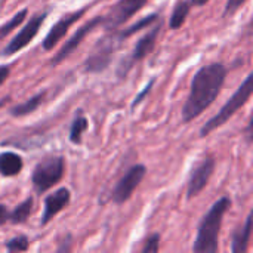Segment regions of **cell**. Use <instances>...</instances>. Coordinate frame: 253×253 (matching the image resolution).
Instances as JSON below:
<instances>
[{
	"label": "cell",
	"mask_w": 253,
	"mask_h": 253,
	"mask_svg": "<svg viewBox=\"0 0 253 253\" xmlns=\"http://www.w3.org/2000/svg\"><path fill=\"white\" fill-rule=\"evenodd\" d=\"M228 70L221 62L202 67L193 77L190 95L182 107V122L190 123L200 117L218 98L225 83Z\"/></svg>",
	"instance_id": "cell-1"
},
{
	"label": "cell",
	"mask_w": 253,
	"mask_h": 253,
	"mask_svg": "<svg viewBox=\"0 0 253 253\" xmlns=\"http://www.w3.org/2000/svg\"><path fill=\"white\" fill-rule=\"evenodd\" d=\"M231 208L230 197H221L202 218L193 245L194 253H216L219 249V234L227 211Z\"/></svg>",
	"instance_id": "cell-2"
},
{
	"label": "cell",
	"mask_w": 253,
	"mask_h": 253,
	"mask_svg": "<svg viewBox=\"0 0 253 253\" xmlns=\"http://www.w3.org/2000/svg\"><path fill=\"white\" fill-rule=\"evenodd\" d=\"M252 80H253V74L252 73H249L248 74V77L245 79V82L237 87V90L233 93V96L222 105V108L212 117V119H209L205 125H203V127L200 129V136L202 138H205V136H208L209 133H212L213 130H216L218 127H221V126H224L242 107H245L246 105V102L251 99V95H252V90H253V84H252Z\"/></svg>",
	"instance_id": "cell-3"
},
{
	"label": "cell",
	"mask_w": 253,
	"mask_h": 253,
	"mask_svg": "<svg viewBox=\"0 0 253 253\" xmlns=\"http://www.w3.org/2000/svg\"><path fill=\"white\" fill-rule=\"evenodd\" d=\"M64 169L65 162L61 156H47L40 160L31 172V182L36 193L43 194L56 185L64 176Z\"/></svg>",
	"instance_id": "cell-4"
},
{
	"label": "cell",
	"mask_w": 253,
	"mask_h": 253,
	"mask_svg": "<svg viewBox=\"0 0 253 253\" xmlns=\"http://www.w3.org/2000/svg\"><path fill=\"white\" fill-rule=\"evenodd\" d=\"M120 43L122 42L117 39L114 30H111V34L105 36L104 39H101L96 43V46L93 47V50L90 52V55L87 56V59L84 62V70L90 74L102 73L104 70H107L108 65L111 64L114 49Z\"/></svg>",
	"instance_id": "cell-5"
},
{
	"label": "cell",
	"mask_w": 253,
	"mask_h": 253,
	"mask_svg": "<svg viewBox=\"0 0 253 253\" xmlns=\"http://www.w3.org/2000/svg\"><path fill=\"white\" fill-rule=\"evenodd\" d=\"M145 173H147V168L144 165H133V166H130L126 170V173L116 184V187H114V190L111 193V200L116 205L126 203L132 197L135 190L139 187V184L144 179Z\"/></svg>",
	"instance_id": "cell-6"
},
{
	"label": "cell",
	"mask_w": 253,
	"mask_h": 253,
	"mask_svg": "<svg viewBox=\"0 0 253 253\" xmlns=\"http://www.w3.org/2000/svg\"><path fill=\"white\" fill-rule=\"evenodd\" d=\"M148 0H119L107 15H104L102 25L107 30H116L120 25L126 24L135 13H138Z\"/></svg>",
	"instance_id": "cell-7"
},
{
	"label": "cell",
	"mask_w": 253,
	"mask_h": 253,
	"mask_svg": "<svg viewBox=\"0 0 253 253\" xmlns=\"http://www.w3.org/2000/svg\"><path fill=\"white\" fill-rule=\"evenodd\" d=\"M159 33H160V25H156L154 28H151L150 31H147L135 44L133 52L129 58H126L125 61H122L120 67L117 68V74L120 77H125L126 73L135 65V62L144 59L147 55H150L153 52V49L156 47L157 39H159Z\"/></svg>",
	"instance_id": "cell-8"
},
{
	"label": "cell",
	"mask_w": 253,
	"mask_h": 253,
	"mask_svg": "<svg viewBox=\"0 0 253 253\" xmlns=\"http://www.w3.org/2000/svg\"><path fill=\"white\" fill-rule=\"evenodd\" d=\"M46 18H47V12H42V13L34 15L31 19H28V22L16 33V36L4 46L3 55L10 56V55H15L16 52H19L21 49H24L37 36V33H39L40 27L43 25V22L46 21Z\"/></svg>",
	"instance_id": "cell-9"
},
{
	"label": "cell",
	"mask_w": 253,
	"mask_h": 253,
	"mask_svg": "<svg viewBox=\"0 0 253 253\" xmlns=\"http://www.w3.org/2000/svg\"><path fill=\"white\" fill-rule=\"evenodd\" d=\"M213 170H215L213 157H205L193 168L187 184V199L197 197L206 188V185L209 184L213 175Z\"/></svg>",
	"instance_id": "cell-10"
},
{
	"label": "cell",
	"mask_w": 253,
	"mask_h": 253,
	"mask_svg": "<svg viewBox=\"0 0 253 253\" xmlns=\"http://www.w3.org/2000/svg\"><path fill=\"white\" fill-rule=\"evenodd\" d=\"M102 19H104V15H98V16H95V18H92V19H89L84 25H82L65 43H64V46L59 49V52L50 59V65H59L62 61H65L73 52H76V49L80 46V43L84 40V37L87 36V34H90L95 28H98V25H101L102 24Z\"/></svg>",
	"instance_id": "cell-11"
},
{
	"label": "cell",
	"mask_w": 253,
	"mask_h": 253,
	"mask_svg": "<svg viewBox=\"0 0 253 253\" xmlns=\"http://www.w3.org/2000/svg\"><path fill=\"white\" fill-rule=\"evenodd\" d=\"M84 12H86V7H82V9H79V10H76V12H71V13H68V15H64L59 21H56V22L52 25V28L49 30V33L46 34V37L43 39L42 47H43L46 52L52 50V49L62 40V37L68 33L70 27H71L73 24H76V22L84 15Z\"/></svg>",
	"instance_id": "cell-12"
},
{
	"label": "cell",
	"mask_w": 253,
	"mask_h": 253,
	"mask_svg": "<svg viewBox=\"0 0 253 253\" xmlns=\"http://www.w3.org/2000/svg\"><path fill=\"white\" fill-rule=\"evenodd\" d=\"M71 200V194L68 188H59L49 194L44 199V206H43V213L40 219V225H47L61 211H64Z\"/></svg>",
	"instance_id": "cell-13"
},
{
	"label": "cell",
	"mask_w": 253,
	"mask_h": 253,
	"mask_svg": "<svg viewBox=\"0 0 253 253\" xmlns=\"http://www.w3.org/2000/svg\"><path fill=\"white\" fill-rule=\"evenodd\" d=\"M252 212L248 215L245 225L234 231L233 240H231V252L233 253H246L249 249L251 234H252Z\"/></svg>",
	"instance_id": "cell-14"
},
{
	"label": "cell",
	"mask_w": 253,
	"mask_h": 253,
	"mask_svg": "<svg viewBox=\"0 0 253 253\" xmlns=\"http://www.w3.org/2000/svg\"><path fill=\"white\" fill-rule=\"evenodd\" d=\"M24 162L21 156L12 151H4L0 154V175L3 176H15L22 170Z\"/></svg>",
	"instance_id": "cell-15"
},
{
	"label": "cell",
	"mask_w": 253,
	"mask_h": 253,
	"mask_svg": "<svg viewBox=\"0 0 253 253\" xmlns=\"http://www.w3.org/2000/svg\"><path fill=\"white\" fill-rule=\"evenodd\" d=\"M157 19H159V15H157V13H150V15L144 16L142 19L136 21L135 24H132V25H130V27H127V28H123V30H117V28H116V30H114V33H116L117 39H119L120 42H123L125 39H127V37L133 36L135 33H138V31H141V30H144V28L151 27Z\"/></svg>",
	"instance_id": "cell-16"
},
{
	"label": "cell",
	"mask_w": 253,
	"mask_h": 253,
	"mask_svg": "<svg viewBox=\"0 0 253 253\" xmlns=\"http://www.w3.org/2000/svg\"><path fill=\"white\" fill-rule=\"evenodd\" d=\"M44 95H46V92H40V93L31 96L28 101H25V102H22V104H18V105H15V107H12L10 111H9L10 116H12V117H24V116H28V114L34 113V111L42 105Z\"/></svg>",
	"instance_id": "cell-17"
},
{
	"label": "cell",
	"mask_w": 253,
	"mask_h": 253,
	"mask_svg": "<svg viewBox=\"0 0 253 253\" xmlns=\"http://www.w3.org/2000/svg\"><path fill=\"white\" fill-rule=\"evenodd\" d=\"M190 9H191L190 1H187V0L176 1V4L173 6V10L170 13V18H169V28L179 30L185 24L187 16L190 13Z\"/></svg>",
	"instance_id": "cell-18"
},
{
	"label": "cell",
	"mask_w": 253,
	"mask_h": 253,
	"mask_svg": "<svg viewBox=\"0 0 253 253\" xmlns=\"http://www.w3.org/2000/svg\"><path fill=\"white\" fill-rule=\"evenodd\" d=\"M33 205H34V199L28 197L25 199L22 203H19L10 213H9V221L12 224H25L33 212Z\"/></svg>",
	"instance_id": "cell-19"
},
{
	"label": "cell",
	"mask_w": 253,
	"mask_h": 253,
	"mask_svg": "<svg viewBox=\"0 0 253 253\" xmlns=\"http://www.w3.org/2000/svg\"><path fill=\"white\" fill-rule=\"evenodd\" d=\"M87 129V119L82 114H79L73 123H71V127H70V141L73 144H82V136L83 133L86 132Z\"/></svg>",
	"instance_id": "cell-20"
},
{
	"label": "cell",
	"mask_w": 253,
	"mask_h": 253,
	"mask_svg": "<svg viewBox=\"0 0 253 253\" xmlns=\"http://www.w3.org/2000/svg\"><path fill=\"white\" fill-rule=\"evenodd\" d=\"M27 15H28V9H21V10L16 12L6 24H3V25L0 27V40H3L6 36H9L15 28H18V27L24 22V19L27 18Z\"/></svg>",
	"instance_id": "cell-21"
},
{
	"label": "cell",
	"mask_w": 253,
	"mask_h": 253,
	"mask_svg": "<svg viewBox=\"0 0 253 253\" xmlns=\"http://www.w3.org/2000/svg\"><path fill=\"white\" fill-rule=\"evenodd\" d=\"M4 246L7 252H25L30 248V242H28V237L25 236H16L13 239H9Z\"/></svg>",
	"instance_id": "cell-22"
},
{
	"label": "cell",
	"mask_w": 253,
	"mask_h": 253,
	"mask_svg": "<svg viewBox=\"0 0 253 253\" xmlns=\"http://www.w3.org/2000/svg\"><path fill=\"white\" fill-rule=\"evenodd\" d=\"M160 249V234L154 233L144 242L142 253H157Z\"/></svg>",
	"instance_id": "cell-23"
},
{
	"label": "cell",
	"mask_w": 253,
	"mask_h": 253,
	"mask_svg": "<svg viewBox=\"0 0 253 253\" xmlns=\"http://www.w3.org/2000/svg\"><path fill=\"white\" fill-rule=\"evenodd\" d=\"M248 0H228L224 9V16H231L234 15Z\"/></svg>",
	"instance_id": "cell-24"
},
{
	"label": "cell",
	"mask_w": 253,
	"mask_h": 253,
	"mask_svg": "<svg viewBox=\"0 0 253 253\" xmlns=\"http://www.w3.org/2000/svg\"><path fill=\"white\" fill-rule=\"evenodd\" d=\"M154 82H156V79H151L150 82H148V84L142 89V92H139L138 95H136V98H135V101L132 102V110H135V107H138L142 101H144V98L150 93V90H151V87H153V84H154Z\"/></svg>",
	"instance_id": "cell-25"
},
{
	"label": "cell",
	"mask_w": 253,
	"mask_h": 253,
	"mask_svg": "<svg viewBox=\"0 0 253 253\" xmlns=\"http://www.w3.org/2000/svg\"><path fill=\"white\" fill-rule=\"evenodd\" d=\"M9 221V211L4 205H0V227Z\"/></svg>",
	"instance_id": "cell-26"
},
{
	"label": "cell",
	"mask_w": 253,
	"mask_h": 253,
	"mask_svg": "<svg viewBox=\"0 0 253 253\" xmlns=\"http://www.w3.org/2000/svg\"><path fill=\"white\" fill-rule=\"evenodd\" d=\"M9 73H10V68L7 65H0V86L7 80Z\"/></svg>",
	"instance_id": "cell-27"
},
{
	"label": "cell",
	"mask_w": 253,
	"mask_h": 253,
	"mask_svg": "<svg viewBox=\"0 0 253 253\" xmlns=\"http://www.w3.org/2000/svg\"><path fill=\"white\" fill-rule=\"evenodd\" d=\"M211 0H190L191 6H205L206 3H209Z\"/></svg>",
	"instance_id": "cell-28"
},
{
	"label": "cell",
	"mask_w": 253,
	"mask_h": 253,
	"mask_svg": "<svg viewBox=\"0 0 253 253\" xmlns=\"http://www.w3.org/2000/svg\"><path fill=\"white\" fill-rule=\"evenodd\" d=\"M251 138H252V122H249L248 125V139L251 141Z\"/></svg>",
	"instance_id": "cell-29"
},
{
	"label": "cell",
	"mask_w": 253,
	"mask_h": 253,
	"mask_svg": "<svg viewBox=\"0 0 253 253\" xmlns=\"http://www.w3.org/2000/svg\"><path fill=\"white\" fill-rule=\"evenodd\" d=\"M7 99H9V96H6V98H1V99H0V107H3V105L7 102Z\"/></svg>",
	"instance_id": "cell-30"
}]
</instances>
